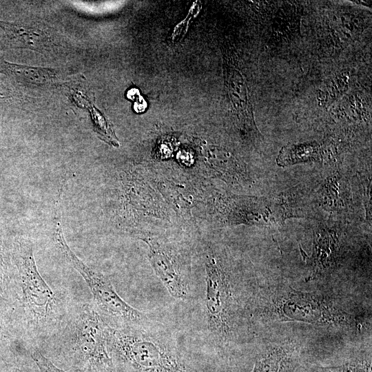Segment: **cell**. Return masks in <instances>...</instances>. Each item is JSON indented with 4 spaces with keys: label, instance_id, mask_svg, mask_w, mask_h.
Here are the masks:
<instances>
[{
    "label": "cell",
    "instance_id": "cell-1",
    "mask_svg": "<svg viewBox=\"0 0 372 372\" xmlns=\"http://www.w3.org/2000/svg\"><path fill=\"white\" fill-rule=\"evenodd\" d=\"M107 326L92 303L72 304L61 327L44 344L68 372H116L107 349Z\"/></svg>",
    "mask_w": 372,
    "mask_h": 372
},
{
    "label": "cell",
    "instance_id": "cell-2",
    "mask_svg": "<svg viewBox=\"0 0 372 372\" xmlns=\"http://www.w3.org/2000/svg\"><path fill=\"white\" fill-rule=\"evenodd\" d=\"M19 306L30 342L44 343L63 325L68 306L55 295L37 269L33 243L21 237L16 247Z\"/></svg>",
    "mask_w": 372,
    "mask_h": 372
},
{
    "label": "cell",
    "instance_id": "cell-3",
    "mask_svg": "<svg viewBox=\"0 0 372 372\" xmlns=\"http://www.w3.org/2000/svg\"><path fill=\"white\" fill-rule=\"evenodd\" d=\"M107 344L116 372H191L168 340L146 327L108 325Z\"/></svg>",
    "mask_w": 372,
    "mask_h": 372
},
{
    "label": "cell",
    "instance_id": "cell-4",
    "mask_svg": "<svg viewBox=\"0 0 372 372\" xmlns=\"http://www.w3.org/2000/svg\"><path fill=\"white\" fill-rule=\"evenodd\" d=\"M59 209H56V245L67 262L84 279L92 295V304L103 321L113 328L146 327V316L127 303L105 276L85 264L68 245Z\"/></svg>",
    "mask_w": 372,
    "mask_h": 372
},
{
    "label": "cell",
    "instance_id": "cell-5",
    "mask_svg": "<svg viewBox=\"0 0 372 372\" xmlns=\"http://www.w3.org/2000/svg\"><path fill=\"white\" fill-rule=\"evenodd\" d=\"M205 309L210 329L223 338L231 330V289L228 277L214 257L205 264Z\"/></svg>",
    "mask_w": 372,
    "mask_h": 372
},
{
    "label": "cell",
    "instance_id": "cell-6",
    "mask_svg": "<svg viewBox=\"0 0 372 372\" xmlns=\"http://www.w3.org/2000/svg\"><path fill=\"white\" fill-rule=\"evenodd\" d=\"M277 307L281 318L286 320L319 324L348 323V315L309 294L296 291L287 293Z\"/></svg>",
    "mask_w": 372,
    "mask_h": 372
},
{
    "label": "cell",
    "instance_id": "cell-7",
    "mask_svg": "<svg viewBox=\"0 0 372 372\" xmlns=\"http://www.w3.org/2000/svg\"><path fill=\"white\" fill-rule=\"evenodd\" d=\"M146 242L149 246V261L157 276L174 298L185 300L188 296L187 285L172 254L155 241Z\"/></svg>",
    "mask_w": 372,
    "mask_h": 372
},
{
    "label": "cell",
    "instance_id": "cell-8",
    "mask_svg": "<svg viewBox=\"0 0 372 372\" xmlns=\"http://www.w3.org/2000/svg\"><path fill=\"white\" fill-rule=\"evenodd\" d=\"M0 73L20 83L43 85L56 79L54 70L16 64L0 59Z\"/></svg>",
    "mask_w": 372,
    "mask_h": 372
},
{
    "label": "cell",
    "instance_id": "cell-9",
    "mask_svg": "<svg viewBox=\"0 0 372 372\" xmlns=\"http://www.w3.org/2000/svg\"><path fill=\"white\" fill-rule=\"evenodd\" d=\"M320 156L319 145L316 143L291 145L282 149L277 162L280 165L317 159Z\"/></svg>",
    "mask_w": 372,
    "mask_h": 372
},
{
    "label": "cell",
    "instance_id": "cell-10",
    "mask_svg": "<svg viewBox=\"0 0 372 372\" xmlns=\"http://www.w3.org/2000/svg\"><path fill=\"white\" fill-rule=\"evenodd\" d=\"M229 87L230 97L236 110L242 112V115L253 123L247 87L241 75L236 70L233 71L229 76Z\"/></svg>",
    "mask_w": 372,
    "mask_h": 372
},
{
    "label": "cell",
    "instance_id": "cell-11",
    "mask_svg": "<svg viewBox=\"0 0 372 372\" xmlns=\"http://www.w3.org/2000/svg\"><path fill=\"white\" fill-rule=\"evenodd\" d=\"M0 29L3 32V39L13 47H32L39 34L30 31L20 25L0 21Z\"/></svg>",
    "mask_w": 372,
    "mask_h": 372
},
{
    "label": "cell",
    "instance_id": "cell-12",
    "mask_svg": "<svg viewBox=\"0 0 372 372\" xmlns=\"http://www.w3.org/2000/svg\"><path fill=\"white\" fill-rule=\"evenodd\" d=\"M288 358L286 348L272 349L260 356L251 372H284Z\"/></svg>",
    "mask_w": 372,
    "mask_h": 372
},
{
    "label": "cell",
    "instance_id": "cell-13",
    "mask_svg": "<svg viewBox=\"0 0 372 372\" xmlns=\"http://www.w3.org/2000/svg\"><path fill=\"white\" fill-rule=\"evenodd\" d=\"M94 130L98 136L107 144L118 147L119 143L114 130L105 116L94 106L90 108Z\"/></svg>",
    "mask_w": 372,
    "mask_h": 372
},
{
    "label": "cell",
    "instance_id": "cell-14",
    "mask_svg": "<svg viewBox=\"0 0 372 372\" xmlns=\"http://www.w3.org/2000/svg\"><path fill=\"white\" fill-rule=\"evenodd\" d=\"M30 356L39 372H68L56 365L37 347L31 349Z\"/></svg>",
    "mask_w": 372,
    "mask_h": 372
},
{
    "label": "cell",
    "instance_id": "cell-15",
    "mask_svg": "<svg viewBox=\"0 0 372 372\" xmlns=\"http://www.w3.org/2000/svg\"><path fill=\"white\" fill-rule=\"evenodd\" d=\"M330 372H371V362L362 360L347 363L345 364L330 367Z\"/></svg>",
    "mask_w": 372,
    "mask_h": 372
},
{
    "label": "cell",
    "instance_id": "cell-16",
    "mask_svg": "<svg viewBox=\"0 0 372 372\" xmlns=\"http://www.w3.org/2000/svg\"><path fill=\"white\" fill-rule=\"evenodd\" d=\"M3 251H2V247L0 241V281L3 282V279L4 278L3 273Z\"/></svg>",
    "mask_w": 372,
    "mask_h": 372
},
{
    "label": "cell",
    "instance_id": "cell-17",
    "mask_svg": "<svg viewBox=\"0 0 372 372\" xmlns=\"http://www.w3.org/2000/svg\"><path fill=\"white\" fill-rule=\"evenodd\" d=\"M8 95L6 93V89L0 83V100L7 99Z\"/></svg>",
    "mask_w": 372,
    "mask_h": 372
},
{
    "label": "cell",
    "instance_id": "cell-18",
    "mask_svg": "<svg viewBox=\"0 0 372 372\" xmlns=\"http://www.w3.org/2000/svg\"><path fill=\"white\" fill-rule=\"evenodd\" d=\"M353 2H357V3L362 4L367 7H371L372 4V2L371 1H353Z\"/></svg>",
    "mask_w": 372,
    "mask_h": 372
},
{
    "label": "cell",
    "instance_id": "cell-19",
    "mask_svg": "<svg viewBox=\"0 0 372 372\" xmlns=\"http://www.w3.org/2000/svg\"><path fill=\"white\" fill-rule=\"evenodd\" d=\"M12 372H24V371L23 370L20 369H15Z\"/></svg>",
    "mask_w": 372,
    "mask_h": 372
}]
</instances>
